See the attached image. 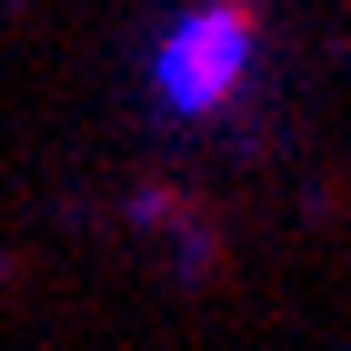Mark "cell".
Returning a JSON list of instances; mask_svg holds the SVG:
<instances>
[{
    "label": "cell",
    "instance_id": "cell-1",
    "mask_svg": "<svg viewBox=\"0 0 351 351\" xmlns=\"http://www.w3.org/2000/svg\"><path fill=\"white\" fill-rule=\"evenodd\" d=\"M241 71H251V10H241V0L191 10V21L161 40V60H151L161 101H171V110H191V121L231 101V90H241Z\"/></svg>",
    "mask_w": 351,
    "mask_h": 351
}]
</instances>
